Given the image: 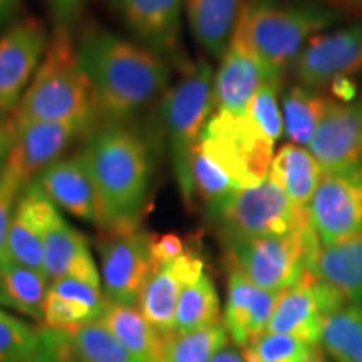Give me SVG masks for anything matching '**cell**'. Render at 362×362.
<instances>
[{
	"label": "cell",
	"mask_w": 362,
	"mask_h": 362,
	"mask_svg": "<svg viewBox=\"0 0 362 362\" xmlns=\"http://www.w3.org/2000/svg\"><path fill=\"white\" fill-rule=\"evenodd\" d=\"M76 51L93 89L98 115L107 123L128 119L168 86V61L104 27L86 29Z\"/></svg>",
	"instance_id": "1"
},
{
	"label": "cell",
	"mask_w": 362,
	"mask_h": 362,
	"mask_svg": "<svg viewBox=\"0 0 362 362\" xmlns=\"http://www.w3.org/2000/svg\"><path fill=\"white\" fill-rule=\"evenodd\" d=\"M98 200L103 232L139 225L151 187V153L144 139L121 123L94 128L81 149Z\"/></svg>",
	"instance_id": "2"
},
{
	"label": "cell",
	"mask_w": 362,
	"mask_h": 362,
	"mask_svg": "<svg viewBox=\"0 0 362 362\" xmlns=\"http://www.w3.org/2000/svg\"><path fill=\"white\" fill-rule=\"evenodd\" d=\"M11 116L13 123L98 116L93 89L79 64L71 30L54 29L33 83Z\"/></svg>",
	"instance_id": "3"
},
{
	"label": "cell",
	"mask_w": 362,
	"mask_h": 362,
	"mask_svg": "<svg viewBox=\"0 0 362 362\" xmlns=\"http://www.w3.org/2000/svg\"><path fill=\"white\" fill-rule=\"evenodd\" d=\"M214 83L215 74L205 61L187 64L183 76L166 90L161 104V117L176 183L188 206L194 198L193 153L215 111Z\"/></svg>",
	"instance_id": "4"
},
{
	"label": "cell",
	"mask_w": 362,
	"mask_h": 362,
	"mask_svg": "<svg viewBox=\"0 0 362 362\" xmlns=\"http://www.w3.org/2000/svg\"><path fill=\"white\" fill-rule=\"evenodd\" d=\"M208 215L225 245L284 235L310 221L309 208L293 205L270 176L210 205Z\"/></svg>",
	"instance_id": "5"
},
{
	"label": "cell",
	"mask_w": 362,
	"mask_h": 362,
	"mask_svg": "<svg viewBox=\"0 0 362 362\" xmlns=\"http://www.w3.org/2000/svg\"><path fill=\"white\" fill-rule=\"evenodd\" d=\"M336 19V13L322 7H279L269 2H248L240 11L235 29L272 69L282 74L305 44Z\"/></svg>",
	"instance_id": "6"
},
{
	"label": "cell",
	"mask_w": 362,
	"mask_h": 362,
	"mask_svg": "<svg viewBox=\"0 0 362 362\" xmlns=\"http://www.w3.org/2000/svg\"><path fill=\"white\" fill-rule=\"evenodd\" d=\"M320 245L310 221L293 232L225 245L228 264L259 287L284 292L310 270Z\"/></svg>",
	"instance_id": "7"
},
{
	"label": "cell",
	"mask_w": 362,
	"mask_h": 362,
	"mask_svg": "<svg viewBox=\"0 0 362 362\" xmlns=\"http://www.w3.org/2000/svg\"><path fill=\"white\" fill-rule=\"evenodd\" d=\"M274 141L262 133L247 112L214 111L198 148L240 188L259 185L269 176Z\"/></svg>",
	"instance_id": "8"
},
{
	"label": "cell",
	"mask_w": 362,
	"mask_h": 362,
	"mask_svg": "<svg viewBox=\"0 0 362 362\" xmlns=\"http://www.w3.org/2000/svg\"><path fill=\"white\" fill-rule=\"evenodd\" d=\"M103 233L99 253L104 293L111 304H138L143 288L156 270L151 253L155 235L139 225Z\"/></svg>",
	"instance_id": "9"
},
{
	"label": "cell",
	"mask_w": 362,
	"mask_h": 362,
	"mask_svg": "<svg viewBox=\"0 0 362 362\" xmlns=\"http://www.w3.org/2000/svg\"><path fill=\"white\" fill-rule=\"evenodd\" d=\"M12 117V116H11ZM96 117L67 121H33L13 123V144L7 168L24 187L34 181L49 165L61 160L76 139L93 133Z\"/></svg>",
	"instance_id": "10"
},
{
	"label": "cell",
	"mask_w": 362,
	"mask_h": 362,
	"mask_svg": "<svg viewBox=\"0 0 362 362\" xmlns=\"http://www.w3.org/2000/svg\"><path fill=\"white\" fill-rule=\"evenodd\" d=\"M309 218L322 247L362 233V165L324 175L309 205Z\"/></svg>",
	"instance_id": "11"
},
{
	"label": "cell",
	"mask_w": 362,
	"mask_h": 362,
	"mask_svg": "<svg viewBox=\"0 0 362 362\" xmlns=\"http://www.w3.org/2000/svg\"><path fill=\"white\" fill-rule=\"evenodd\" d=\"M342 304L346 300L336 288L307 272L300 282L280 292L267 332L292 336L309 346H317L325 317Z\"/></svg>",
	"instance_id": "12"
},
{
	"label": "cell",
	"mask_w": 362,
	"mask_h": 362,
	"mask_svg": "<svg viewBox=\"0 0 362 362\" xmlns=\"http://www.w3.org/2000/svg\"><path fill=\"white\" fill-rule=\"evenodd\" d=\"M302 86L319 89L362 71V22L314 35L293 61Z\"/></svg>",
	"instance_id": "13"
},
{
	"label": "cell",
	"mask_w": 362,
	"mask_h": 362,
	"mask_svg": "<svg viewBox=\"0 0 362 362\" xmlns=\"http://www.w3.org/2000/svg\"><path fill=\"white\" fill-rule=\"evenodd\" d=\"M110 4L139 44L170 64H185L181 49L185 0H110Z\"/></svg>",
	"instance_id": "14"
},
{
	"label": "cell",
	"mask_w": 362,
	"mask_h": 362,
	"mask_svg": "<svg viewBox=\"0 0 362 362\" xmlns=\"http://www.w3.org/2000/svg\"><path fill=\"white\" fill-rule=\"evenodd\" d=\"M280 78L282 74L272 69L235 29L215 74V111L243 115L262 86Z\"/></svg>",
	"instance_id": "15"
},
{
	"label": "cell",
	"mask_w": 362,
	"mask_h": 362,
	"mask_svg": "<svg viewBox=\"0 0 362 362\" xmlns=\"http://www.w3.org/2000/svg\"><path fill=\"white\" fill-rule=\"evenodd\" d=\"M49 44L47 29L33 17L17 21L0 37V112L16 110Z\"/></svg>",
	"instance_id": "16"
},
{
	"label": "cell",
	"mask_w": 362,
	"mask_h": 362,
	"mask_svg": "<svg viewBox=\"0 0 362 362\" xmlns=\"http://www.w3.org/2000/svg\"><path fill=\"white\" fill-rule=\"evenodd\" d=\"M309 151L322 166L324 175L362 165V98L330 104L309 144Z\"/></svg>",
	"instance_id": "17"
},
{
	"label": "cell",
	"mask_w": 362,
	"mask_h": 362,
	"mask_svg": "<svg viewBox=\"0 0 362 362\" xmlns=\"http://www.w3.org/2000/svg\"><path fill=\"white\" fill-rule=\"evenodd\" d=\"M37 362H143L126 349L101 320L78 329L42 327Z\"/></svg>",
	"instance_id": "18"
},
{
	"label": "cell",
	"mask_w": 362,
	"mask_h": 362,
	"mask_svg": "<svg viewBox=\"0 0 362 362\" xmlns=\"http://www.w3.org/2000/svg\"><path fill=\"white\" fill-rule=\"evenodd\" d=\"M56 205L37 181L21 193L8 230V260L44 272V245L49 230L59 218Z\"/></svg>",
	"instance_id": "19"
},
{
	"label": "cell",
	"mask_w": 362,
	"mask_h": 362,
	"mask_svg": "<svg viewBox=\"0 0 362 362\" xmlns=\"http://www.w3.org/2000/svg\"><path fill=\"white\" fill-rule=\"evenodd\" d=\"M203 274L205 262L194 248H187L178 259L153 272L138 304L141 314L163 337L170 339L175 334L181 291Z\"/></svg>",
	"instance_id": "20"
},
{
	"label": "cell",
	"mask_w": 362,
	"mask_h": 362,
	"mask_svg": "<svg viewBox=\"0 0 362 362\" xmlns=\"http://www.w3.org/2000/svg\"><path fill=\"white\" fill-rule=\"evenodd\" d=\"M280 292L265 291L228 264V297L223 327L238 347H247L267 332Z\"/></svg>",
	"instance_id": "21"
},
{
	"label": "cell",
	"mask_w": 362,
	"mask_h": 362,
	"mask_svg": "<svg viewBox=\"0 0 362 362\" xmlns=\"http://www.w3.org/2000/svg\"><path fill=\"white\" fill-rule=\"evenodd\" d=\"M110 304L98 285L79 279H59L49 285L42 320L45 327L78 329L101 320Z\"/></svg>",
	"instance_id": "22"
},
{
	"label": "cell",
	"mask_w": 362,
	"mask_h": 362,
	"mask_svg": "<svg viewBox=\"0 0 362 362\" xmlns=\"http://www.w3.org/2000/svg\"><path fill=\"white\" fill-rule=\"evenodd\" d=\"M35 181L44 193L81 220L98 221V200L89 171L81 153L71 158H61L49 165Z\"/></svg>",
	"instance_id": "23"
},
{
	"label": "cell",
	"mask_w": 362,
	"mask_h": 362,
	"mask_svg": "<svg viewBox=\"0 0 362 362\" xmlns=\"http://www.w3.org/2000/svg\"><path fill=\"white\" fill-rule=\"evenodd\" d=\"M44 274L51 282L59 279H79L101 287L88 240L62 216H59L45 237Z\"/></svg>",
	"instance_id": "24"
},
{
	"label": "cell",
	"mask_w": 362,
	"mask_h": 362,
	"mask_svg": "<svg viewBox=\"0 0 362 362\" xmlns=\"http://www.w3.org/2000/svg\"><path fill=\"white\" fill-rule=\"evenodd\" d=\"M349 304H362V233L332 247H320L310 270Z\"/></svg>",
	"instance_id": "25"
},
{
	"label": "cell",
	"mask_w": 362,
	"mask_h": 362,
	"mask_svg": "<svg viewBox=\"0 0 362 362\" xmlns=\"http://www.w3.org/2000/svg\"><path fill=\"white\" fill-rule=\"evenodd\" d=\"M269 176L284 189L293 205L309 208L324 178V170L304 146L288 143L272 160Z\"/></svg>",
	"instance_id": "26"
},
{
	"label": "cell",
	"mask_w": 362,
	"mask_h": 362,
	"mask_svg": "<svg viewBox=\"0 0 362 362\" xmlns=\"http://www.w3.org/2000/svg\"><path fill=\"white\" fill-rule=\"evenodd\" d=\"M242 7V0H185L194 39L214 57H223Z\"/></svg>",
	"instance_id": "27"
},
{
	"label": "cell",
	"mask_w": 362,
	"mask_h": 362,
	"mask_svg": "<svg viewBox=\"0 0 362 362\" xmlns=\"http://www.w3.org/2000/svg\"><path fill=\"white\" fill-rule=\"evenodd\" d=\"M101 322L139 361L163 362L168 339L163 337L134 305L110 304Z\"/></svg>",
	"instance_id": "28"
},
{
	"label": "cell",
	"mask_w": 362,
	"mask_h": 362,
	"mask_svg": "<svg viewBox=\"0 0 362 362\" xmlns=\"http://www.w3.org/2000/svg\"><path fill=\"white\" fill-rule=\"evenodd\" d=\"M49 285L44 272L7 260L0 265V305L42 319Z\"/></svg>",
	"instance_id": "29"
},
{
	"label": "cell",
	"mask_w": 362,
	"mask_h": 362,
	"mask_svg": "<svg viewBox=\"0 0 362 362\" xmlns=\"http://www.w3.org/2000/svg\"><path fill=\"white\" fill-rule=\"evenodd\" d=\"M332 103L317 89L292 88L284 98V133L297 146H309Z\"/></svg>",
	"instance_id": "30"
},
{
	"label": "cell",
	"mask_w": 362,
	"mask_h": 362,
	"mask_svg": "<svg viewBox=\"0 0 362 362\" xmlns=\"http://www.w3.org/2000/svg\"><path fill=\"white\" fill-rule=\"evenodd\" d=\"M320 344L336 362H362V304H342L325 317Z\"/></svg>",
	"instance_id": "31"
},
{
	"label": "cell",
	"mask_w": 362,
	"mask_h": 362,
	"mask_svg": "<svg viewBox=\"0 0 362 362\" xmlns=\"http://www.w3.org/2000/svg\"><path fill=\"white\" fill-rule=\"evenodd\" d=\"M220 298L210 275L203 274L181 291L175 319V334L218 325Z\"/></svg>",
	"instance_id": "32"
},
{
	"label": "cell",
	"mask_w": 362,
	"mask_h": 362,
	"mask_svg": "<svg viewBox=\"0 0 362 362\" xmlns=\"http://www.w3.org/2000/svg\"><path fill=\"white\" fill-rule=\"evenodd\" d=\"M228 334L223 324L173 334L165 344L163 362H211L226 347Z\"/></svg>",
	"instance_id": "33"
},
{
	"label": "cell",
	"mask_w": 362,
	"mask_h": 362,
	"mask_svg": "<svg viewBox=\"0 0 362 362\" xmlns=\"http://www.w3.org/2000/svg\"><path fill=\"white\" fill-rule=\"evenodd\" d=\"M39 332L0 310V362H37Z\"/></svg>",
	"instance_id": "34"
},
{
	"label": "cell",
	"mask_w": 362,
	"mask_h": 362,
	"mask_svg": "<svg viewBox=\"0 0 362 362\" xmlns=\"http://www.w3.org/2000/svg\"><path fill=\"white\" fill-rule=\"evenodd\" d=\"M314 349L292 336L265 332L243 347L242 354L247 362H302Z\"/></svg>",
	"instance_id": "35"
},
{
	"label": "cell",
	"mask_w": 362,
	"mask_h": 362,
	"mask_svg": "<svg viewBox=\"0 0 362 362\" xmlns=\"http://www.w3.org/2000/svg\"><path fill=\"white\" fill-rule=\"evenodd\" d=\"M279 88L280 79L262 86L247 107L250 119L274 143L284 134V119L279 107Z\"/></svg>",
	"instance_id": "36"
},
{
	"label": "cell",
	"mask_w": 362,
	"mask_h": 362,
	"mask_svg": "<svg viewBox=\"0 0 362 362\" xmlns=\"http://www.w3.org/2000/svg\"><path fill=\"white\" fill-rule=\"evenodd\" d=\"M24 188L25 187L16 178V175L6 168L2 176H0V265L8 260V230H11L17 200H19Z\"/></svg>",
	"instance_id": "37"
},
{
	"label": "cell",
	"mask_w": 362,
	"mask_h": 362,
	"mask_svg": "<svg viewBox=\"0 0 362 362\" xmlns=\"http://www.w3.org/2000/svg\"><path fill=\"white\" fill-rule=\"evenodd\" d=\"M88 2L89 0H47L54 29L71 30L72 25L83 16Z\"/></svg>",
	"instance_id": "38"
},
{
	"label": "cell",
	"mask_w": 362,
	"mask_h": 362,
	"mask_svg": "<svg viewBox=\"0 0 362 362\" xmlns=\"http://www.w3.org/2000/svg\"><path fill=\"white\" fill-rule=\"evenodd\" d=\"M185 252V243L183 238L176 233H165L160 237H153L151 243V253H153V262H155L156 269L163 267L170 262L178 259L180 255H183Z\"/></svg>",
	"instance_id": "39"
},
{
	"label": "cell",
	"mask_w": 362,
	"mask_h": 362,
	"mask_svg": "<svg viewBox=\"0 0 362 362\" xmlns=\"http://www.w3.org/2000/svg\"><path fill=\"white\" fill-rule=\"evenodd\" d=\"M13 144V123L11 115L0 112V176L7 168Z\"/></svg>",
	"instance_id": "40"
},
{
	"label": "cell",
	"mask_w": 362,
	"mask_h": 362,
	"mask_svg": "<svg viewBox=\"0 0 362 362\" xmlns=\"http://www.w3.org/2000/svg\"><path fill=\"white\" fill-rule=\"evenodd\" d=\"M22 0H0V30L7 27L21 12Z\"/></svg>",
	"instance_id": "41"
},
{
	"label": "cell",
	"mask_w": 362,
	"mask_h": 362,
	"mask_svg": "<svg viewBox=\"0 0 362 362\" xmlns=\"http://www.w3.org/2000/svg\"><path fill=\"white\" fill-rule=\"evenodd\" d=\"M211 362H247L242 352H238L233 347H223L218 354H216Z\"/></svg>",
	"instance_id": "42"
},
{
	"label": "cell",
	"mask_w": 362,
	"mask_h": 362,
	"mask_svg": "<svg viewBox=\"0 0 362 362\" xmlns=\"http://www.w3.org/2000/svg\"><path fill=\"white\" fill-rule=\"evenodd\" d=\"M302 362H325V361H324V357L320 356V352L317 351V349H314Z\"/></svg>",
	"instance_id": "43"
},
{
	"label": "cell",
	"mask_w": 362,
	"mask_h": 362,
	"mask_svg": "<svg viewBox=\"0 0 362 362\" xmlns=\"http://www.w3.org/2000/svg\"><path fill=\"white\" fill-rule=\"evenodd\" d=\"M339 2H346V4H354V6H361V7H362V0H339Z\"/></svg>",
	"instance_id": "44"
}]
</instances>
